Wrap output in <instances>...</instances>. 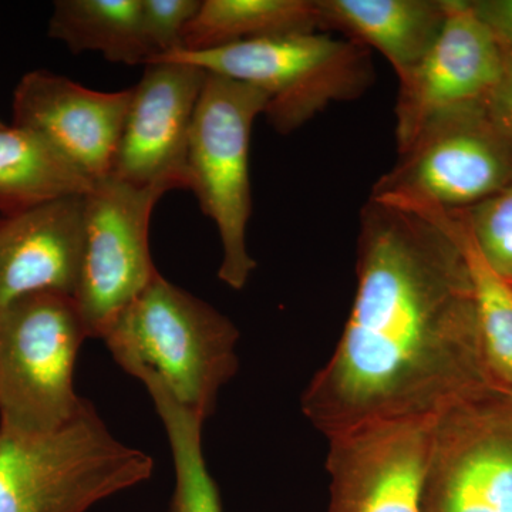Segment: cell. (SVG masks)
Returning a JSON list of instances; mask_svg holds the SVG:
<instances>
[{
    "mask_svg": "<svg viewBox=\"0 0 512 512\" xmlns=\"http://www.w3.org/2000/svg\"><path fill=\"white\" fill-rule=\"evenodd\" d=\"M153 470V458L116 439L86 400L53 433L0 430V512H86Z\"/></svg>",
    "mask_w": 512,
    "mask_h": 512,
    "instance_id": "cell-3",
    "label": "cell"
},
{
    "mask_svg": "<svg viewBox=\"0 0 512 512\" xmlns=\"http://www.w3.org/2000/svg\"><path fill=\"white\" fill-rule=\"evenodd\" d=\"M322 30L376 49L402 79L427 55L446 22V0H318Z\"/></svg>",
    "mask_w": 512,
    "mask_h": 512,
    "instance_id": "cell-15",
    "label": "cell"
},
{
    "mask_svg": "<svg viewBox=\"0 0 512 512\" xmlns=\"http://www.w3.org/2000/svg\"><path fill=\"white\" fill-rule=\"evenodd\" d=\"M319 30L318 0H204L185 29L183 50L200 52Z\"/></svg>",
    "mask_w": 512,
    "mask_h": 512,
    "instance_id": "cell-17",
    "label": "cell"
},
{
    "mask_svg": "<svg viewBox=\"0 0 512 512\" xmlns=\"http://www.w3.org/2000/svg\"><path fill=\"white\" fill-rule=\"evenodd\" d=\"M167 184L131 185L113 177L84 195V242L73 299L89 338H101L111 322L160 272L151 259L150 220Z\"/></svg>",
    "mask_w": 512,
    "mask_h": 512,
    "instance_id": "cell-8",
    "label": "cell"
},
{
    "mask_svg": "<svg viewBox=\"0 0 512 512\" xmlns=\"http://www.w3.org/2000/svg\"><path fill=\"white\" fill-rule=\"evenodd\" d=\"M424 512H512V392L490 383L437 416Z\"/></svg>",
    "mask_w": 512,
    "mask_h": 512,
    "instance_id": "cell-9",
    "label": "cell"
},
{
    "mask_svg": "<svg viewBox=\"0 0 512 512\" xmlns=\"http://www.w3.org/2000/svg\"><path fill=\"white\" fill-rule=\"evenodd\" d=\"M207 73L192 64L153 60L131 87L110 177L131 185L190 190L188 147Z\"/></svg>",
    "mask_w": 512,
    "mask_h": 512,
    "instance_id": "cell-12",
    "label": "cell"
},
{
    "mask_svg": "<svg viewBox=\"0 0 512 512\" xmlns=\"http://www.w3.org/2000/svg\"><path fill=\"white\" fill-rule=\"evenodd\" d=\"M83 242L84 195L0 218V309L32 293L73 298Z\"/></svg>",
    "mask_w": 512,
    "mask_h": 512,
    "instance_id": "cell-14",
    "label": "cell"
},
{
    "mask_svg": "<svg viewBox=\"0 0 512 512\" xmlns=\"http://www.w3.org/2000/svg\"><path fill=\"white\" fill-rule=\"evenodd\" d=\"M5 126V124L2 123V121H0V127H3Z\"/></svg>",
    "mask_w": 512,
    "mask_h": 512,
    "instance_id": "cell-25",
    "label": "cell"
},
{
    "mask_svg": "<svg viewBox=\"0 0 512 512\" xmlns=\"http://www.w3.org/2000/svg\"><path fill=\"white\" fill-rule=\"evenodd\" d=\"M437 416L375 421L328 437V512H424Z\"/></svg>",
    "mask_w": 512,
    "mask_h": 512,
    "instance_id": "cell-10",
    "label": "cell"
},
{
    "mask_svg": "<svg viewBox=\"0 0 512 512\" xmlns=\"http://www.w3.org/2000/svg\"><path fill=\"white\" fill-rule=\"evenodd\" d=\"M268 96L249 84L207 73L188 147L190 190L217 225L222 244L218 278L241 291L255 271L247 228L252 214L249 150L255 120Z\"/></svg>",
    "mask_w": 512,
    "mask_h": 512,
    "instance_id": "cell-6",
    "label": "cell"
},
{
    "mask_svg": "<svg viewBox=\"0 0 512 512\" xmlns=\"http://www.w3.org/2000/svg\"><path fill=\"white\" fill-rule=\"evenodd\" d=\"M370 49L326 33H295L235 45L177 52L174 60L254 86L268 96L264 116L291 134L335 103L359 99L375 83ZM151 60V62H153Z\"/></svg>",
    "mask_w": 512,
    "mask_h": 512,
    "instance_id": "cell-4",
    "label": "cell"
},
{
    "mask_svg": "<svg viewBox=\"0 0 512 512\" xmlns=\"http://www.w3.org/2000/svg\"><path fill=\"white\" fill-rule=\"evenodd\" d=\"M470 276L485 369L512 392V285L485 261L457 211H444Z\"/></svg>",
    "mask_w": 512,
    "mask_h": 512,
    "instance_id": "cell-19",
    "label": "cell"
},
{
    "mask_svg": "<svg viewBox=\"0 0 512 512\" xmlns=\"http://www.w3.org/2000/svg\"><path fill=\"white\" fill-rule=\"evenodd\" d=\"M473 5L504 55L512 59V0H478Z\"/></svg>",
    "mask_w": 512,
    "mask_h": 512,
    "instance_id": "cell-23",
    "label": "cell"
},
{
    "mask_svg": "<svg viewBox=\"0 0 512 512\" xmlns=\"http://www.w3.org/2000/svg\"><path fill=\"white\" fill-rule=\"evenodd\" d=\"M348 322L302 396L326 437L439 414L494 383L481 353L466 261L444 211L370 198L360 218Z\"/></svg>",
    "mask_w": 512,
    "mask_h": 512,
    "instance_id": "cell-1",
    "label": "cell"
},
{
    "mask_svg": "<svg viewBox=\"0 0 512 512\" xmlns=\"http://www.w3.org/2000/svg\"><path fill=\"white\" fill-rule=\"evenodd\" d=\"M446 22L427 55L399 79L397 150L402 153L431 120L490 101L503 79L504 53L473 2L446 0Z\"/></svg>",
    "mask_w": 512,
    "mask_h": 512,
    "instance_id": "cell-11",
    "label": "cell"
},
{
    "mask_svg": "<svg viewBox=\"0 0 512 512\" xmlns=\"http://www.w3.org/2000/svg\"><path fill=\"white\" fill-rule=\"evenodd\" d=\"M163 421L175 470L170 512H222L217 484L202 451L205 420L181 406L153 377L141 379Z\"/></svg>",
    "mask_w": 512,
    "mask_h": 512,
    "instance_id": "cell-20",
    "label": "cell"
},
{
    "mask_svg": "<svg viewBox=\"0 0 512 512\" xmlns=\"http://www.w3.org/2000/svg\"><path fill=\"white\" fill-rule=\"evenodd\" d=\"M94 181L32 131L0 127V212L86 195Z\"/></svg>",
    "mask_w": 512,
    "mask_h": 512,
    "instance_id": "cell-16",
    "label": "cell"
},
{
    "mask_svg": "<svg viewBox=\"0 0 512 512\" xmlns=\"http://www.w3.org/2000/svg\"><path fill=\"white\" fill-rule=\"evenodd\" d=\"M503 79L491 96L490 109L512 141V59L505 56Z\"/></svg>",
    "mask_w": 512,
    "mask_h": 512,
    "instance_id": "cell-24",
    "label": "cell"
},
{
    "mask_svg": "<svg viewBox=\"0 0 512 512\" xmlns=\"http://www.w3.org/2000/svg\"><path fill=\"white\" fill-rule=\"evenodd\" d=\"M507 281H508V279H507ZM510 282H511V285H512V279H511V281H510Z\"/></svg>",
    "mask_w": 512,
    "mask_h": 512,
    "instance_id": "cell-26",
    "label": "cell"
},
{
    "mask_svg": "<svg viewBox=\"0 0 512 512\" xmlns=\"http://www.w3.org/2000/svg\"><path fill=\"white\" fill-rule=\"evenodd\" d=\"M100 339L128 375L153 377L204 420L214 413L222 386L237 375V326L161 274Z\"/></svg>",
    "mask_w": 512,
    "mask_h": 512,
    "instance_id": "cell-2",
    "label": "cell"
},
{
    "mask_svg": "<svg viewBox=\"0 0 512 512\" xmlns=\"http://www.w3.org/2000/svg\"><path fill=\"white\" fill-rule=\"evenodd\" d=\"M131 89L104 93L60 74H25L13 94L12 126L32 131L94 183L109 177Z\"/></svg>",
    "mask_w": 512,
    "mask_h": 512,
    "instance_id": "cell-13",
    "label": "cell"
},
{
    "mask_svg": "<svg viewBox=\"0 0 512 512\" xmlns=\"http://www.w3.org/2000/svg\"><path fill=\"white\" fill-rule=\"evenodd\" d=\"M200 6L201 0H141V23L151 60L184 49L185 29Z\"/></svg>",
    "mask_w": 512,
    "mask_h": 512,
    "instance_id": "cell-22",
    "label": "cell"
},
{
    "mask_svg": "<svg viewBox=\"0 0 512 512\" xmlns=\"http://www.w3.org/2000/svg\"><path fill=\"white\" fill-rule=\"evenodd\" d=\"M89 338L72 296L40 292L0 309V430L42 436L62 429L86 400L74 366Z\"/></svg>",
    "mask_w": 512,
    "mask_h": 512,
    "instance_id": "cell-5",
    "label": "cell"
},
{
    "mask_svg": "<svg viewBox=\"0 0 512 512\" xmlns=\"http://www.w3.org/2000/svg\"><path fill=\"white\" fill-rule=\"evenodd\" d=\"M457 212L485 261L511 281L512 185L480 204Z\"/></svg>",
    "mask_w": 512,
    "mask_h": 512,
    "instance_id": "cell-21",
    "label": "cell"
},
{
    "mask_svg": "<svg viewBox=\"0 0 512 512\" xmlns=\"http://www.w3.org/2000/svg\"><path fill=\"white\" fill-rule=\"evenodd\" d=\"M49 36L80 55L97 52L111 63L151 60L141 23V0H57Z\"/></svg>",
    "mask_w": 512,
    "mask_h": 512,
    "instance_id": "cell-18",
    "label": "cell"
},
{
    "mask_svg": "<svg viewBox=\"0 0 512 512\" xmlns=\"http://www.w3.org/2000/svg\"><path fill=\"white\" fill-rule=\"evenodd\" d=\"M510 185L512 141L487 101L421 128L370 198L406 210L460 211Z\"/></svg>",
    "mask_w": 512,
    "mask_h": 512,
    "instance_id": "cell-7",
    "label": "cell"
}]
</instances>
